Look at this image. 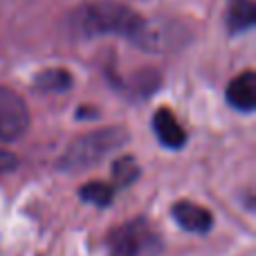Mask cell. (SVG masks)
<instances>
[{
	"instance_id": "6da1fadb",
	"label": "cell",
	"mask_w": 256,
	"mask_h": 256,
	"mask_svg": "<svg viewBox=\"0 0 256 256\" xmlns=\"http://www.w3.org/2000/svg\"><path fill=\"white\" fill-rule=\"evenodd\" d=\"M79 22H81V30H84L86 34H92V36H104V34L124 36V38L132 40V43H137V45H142V48L148 50L150 27L142 20L140 14H135L132 9H128L126 4L110 2V0L88 4V7L79 14Z\"/></svg>"
},
{
	"instance_id": "7a4b0ae2",
	"label": "cell",
	"mask_w": 256,
	"mask_h": 256,
	"mask_svg": "<svg viewBox=\"0 0 256 256\" xmlns=\"http://www.w3.org/2000/svg\"><path fill=\"white\" fill-rule=\"evenodd\" d=\"M126 144V132L122 128H104V130L90 132L79 140H74L68 146L66 155L61 160V166L72 171V168H88L104 160L110 150L120 148Z\"/></svg>"
},
{
	"instance_id": "3957f363",
	"label": "cell",
	"mask_w": 256,
	"mask_h": 256,
	"mask_svg": "<svg viewBox=\"0 0 256 256\" xmlns=\"http://www.w3.org/2000/svg\"><path fill=\"white\" fill-rule=\"evenodd\" d=\"M108 250V256H153L160 250V238L148 222L132 220L112 232Z\"/></svg>"
},
{
	"instance_id": "277c9868",
	"label": "cell",
	"mask_w": 256,
	"mask_h": 256,
	"mask_svg": "<svg viewBox=\"0 0 256 256\" xmlns=\"http://www.w3.org/2000/svg\"><path fill=\"white\" fill-rule=\"evenodd\" d=\"M30 128V110L14 90L0 88V142H16Z\"/></svg>"
},
{
	"instance_id": "5b68a950",
	"label": "cell",
	"mask_w": 256,
	"mask_h": 256,
	"mask_svg": "<svg viewBox=\"0 0 256 256\" xmlns=\"http://www.w3.org/2000/svg\"><path fill=\"white\" fill-rule=\"evenodd\" d=\"M171 216L176 218V222L182 230L191 232V234H207L214 227L212 212L196 202H189V200H180V202L173 204Z\"/></svg>"
},
{
	"instance_id": "8992f818",
	"label": "cell",
	"mask_w": 256,
	"mask_h": 256,
	"mask_svg": "<svg viewBox=\"0 0 256 256\" xmlns=\"http://www.w3.org/2000/svg\"><path fill=\"white\" fill-rule=\"evenodd\" d=\"M227 102L240 112H252L256 108V76L252 70L238 74L227 86Z\"/></svg>"
},
{
	"instance_id": "52a82bcc",
	"label": "cell",
	"mask_w": 256,
	"mask_h": 256,
	"mask_svg": "<svg viewBox=\"0 0 256 256\" xmlns=\"http://www.w3.org/2000/svg\"><path fill=\"white\" fill-rule=\"evenodd\" d=\"M153 130H155V135H158V140L162 142L166 148L178 150L186 144L184 128L180 126V122L176 120V115H173L168 108H160L153 115Z\"/></svg>"
},
{
	"instance_id": "ba28073f",
	"label": "cell",
	"mask_w": 256,
	"mask_h": 256,
	"mask_svg": "<svg viewBox=\"0 0 256 256\" xmlns=\"http://www.w3.org/2000/svg\"><path fill=\"white\" fill-rule=\"evenodd\" d=\"M256 22V7L252 0H230L227 9V25L232 34H243L252 30Z\"/></svg>"
},
{
	"instance_id": "9c48e42d",
	"label": "cell",
	"mask_w": 256,
	"mask_h": 256,
	"mask_svg": "<svg viewBox=\"0 0 256 256\" xmlns=\"http://www.w3.org/2000/svg\"><path fill=\"white\" fill-rule=\"evenodd\" d=\"M34 84L36 88L45 90V92H66L72 88V74L61 68H52V70L40 72Z\"/></svg>"
},
{
	"instance_id": "30bf717a",
	"label": "cell",
	"mask_w": 256,
	"mask_h": 256,
	"mask_svg": "<svg viewBox=\"0 0 256 256\" xmlns=\"http://www.w3.org/2000/svg\"><path fill=\"white\" fill-rule=\"evenodd\" d=\"M112 196H115V186L106 184V182H88L79 191L81 200H86L90 204H97V207H108Z\"/></svg>"
},
{
	"instance_id": "8fae6325",
	"label": "cell",
	"mask_w": 256,
	"mask_h": 256,
	"mask_svg": "<svg viewBox=\"0 0 256 256\" xmlns=\"http://www.w3.org/2000/svg\"><path fill=\"white\" fill-rule=\"evenodd\" d=\"M140 178V166L132 158H120L112 164V186H130Z\"/></svg>"
},
{
	"instance_id": "7c38bea8",
	"label": "cell",
	"mask_w": 256,
	"mask_h": 256,
	"mask_svg": "<svg viewBox=\"0 0 256 256\" xmlns=\"http://www.w3.org/2000/svg\"><path fill=\"white\" fill-rule=\"evenodd\" d=\"M18 166V158L14 153H9V150L0 148V173H9L14 171V168Z\"/></svg>"
}]
</instances>
